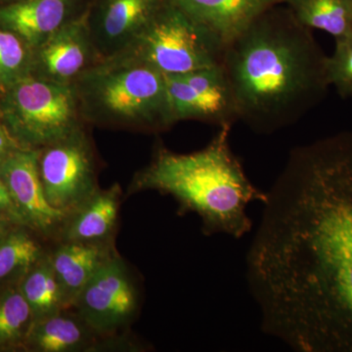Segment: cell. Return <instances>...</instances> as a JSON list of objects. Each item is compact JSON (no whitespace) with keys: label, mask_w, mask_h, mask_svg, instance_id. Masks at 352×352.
Instances as JSON below:
<instances>
[{"label":"cell","mask_w":352,"mask_h":352,"mask_svg":"<svg viewBox=\"0 0 352 352\" xmlns=\"http://www.w3.org/2000/svg\"><path fill=\"white\" fill-rule=\"evenodd\" d=\"M245 279L264 333L296 352H352V131L289 152Z\"/></svg>","instance_id":"6da1fadb"},{"label":"cell","mask_w":352,"mask_h":352,"mask_svg":"<svg viewBox=\"0 0 352 352\" xmlns=\"http://www.w3.org/2000/svg\"><path fill=\"white\" fill-rule=\"evenodd\" d=\"M327 58L289 8L266 11L222 53L238 120L259 134L296 124L331 87Z\"/></svg>","instance_id":"7a4b0ae2"},{"label":"cell","mask_w":352,"mask_h":352,"mask_svg":"<svg viewBox=\"0 0 352 352\" xmlns=\"http://www.w3.org/2000/svg\"><path fill=\"white\" fill-rule=\"evenodd\" d=\"M230 126H219L199 151L177 154L161 148L134 180L136 190L173 197L179 212L200 217L208 236L224 234L241 239L252 229L247 208L265 203L267 191L254 186L230 145Z\"/></svg>","instance_id":"3957f363"},{"label":"cell","mask_w":352,"mask_h":352,"mask_svg":"<svg viewBox=\"0 0 352 352\" xmlns=\"http://www.w3.org/2000/svg\"><path fill=\"white\" fill-rule=\"evenodd\" d=\"M73 85L92 119L149 129L173 124L164 74L129 53L91 67Z\"/></svg>","instance_id":"277c9868"},{"label":"cell","mask_w":352,"mask_h":352,"mask_svg":"<svg viewBox=\"0 0 352 352\" xmlns=\"http://www.w3.org/2000/svg\"><path fill=\"white\" fill-rule=\"evenodd\" d=\"M223 44L166 0L142 34L124 52L164 76L182 75L221 63Z\"/></svg>","instance_id":"5b68a950"},{"label":"cell","mask_w":352,"mask_h":352,"mask_svg":"<svg viewBox=\"0 0 352 352\" xmlns=\"http://www.w3.org/2000/svg\"><path fill=\"white\" fill-rule=\"evenodd\" d=\"M78 106L73 83L25 76L7 95L6 116L23 140L45 147L78 129Z\"/></svg>","instance_id":"8992f818"},{"label":"cell","mask_w":352,"mask_h":352,"mask_svg":"<svg viewBox=\"0 0 352 352\" xmlns=\"http://www.w3.org/2000/svg\"><path fill=\"white\" fill-rule=\"evenodd\" d=\"M38 170L48 204L68 217L99 190L94 153L80 129L38 152Z\"/></svg>","instance_id":"52a82bcc"},{"label":"cell","mask_w":352,"mask_h":352,"mask_svg":"<svg viewBox=\"0 0 352 352\" xmlns=\"http://www.w3.org/2000/svg\"><path fill=\"white\" fill-rule=\"evenodd\" d=\"M138 307V288L126 263L116 254L90 278L74 305L78 316L98 333L127 325Z\"/></svg>","instance_id":"ba28073f"},{"label":"cell","mask_w":352,"mask_h":352,"mask_svg":"<svg viewBox=\"0 0 352 352\" xmlns=\"http://www.w3.org/2000/svg\"><path fill=\"white\" fill-rule=\"evenodd\" d=\"M164 78L173 122L196 120L219 127L237 122L232 89L221 65Z\"/></svg>","instance_id":"9c48e42d"},{"label":"cell","mask_w":352,"mask_h":352,"mask_svg":"<svg viewBox=\"0 0 352 352\" xmlns=\"http://www.w3.org/2000/svg\"><path fill=\"white\" fill-rule=\"evenodd\" d=\"M0 176L15 208L16 219L39 232L53 233L68 217L51 207L38 170V151H15L0 164Z\"/></svg>","instance_id":"30bf717a"},{"label":"cell","mask_w":352,"mask_h":352,"mask_svg":"<svg viewBox=\"0 0 352 352\" xmlns=\"http://www.w3.org/2000/svg\"><path fill=\"white\" fill-rule=\"evenodd\" d=\"M166 0H102L88 16L95 50L104 60L129 50ZM101 58V57H100Z\"/></svg>","instance_id":"8fae6325"},{"label":"cell","mask_w":352,"mask_h":352,"mask_svg":"<svg viewBox=\"0 0 352 352\" xmlns=\"http://www.w3.org/2000/svg\"><path fill=\"white\" fill-rule=\"evenodd\" d=\"M88 16L89 11L72 18L36 47L41 78L74 83L91 68L94 57L99 55L90 34Z\"/></svg>","instance_id":"7c38bea8"},{"label":"cell","mask_w":352,"mask_h":352,"mask_svg":"<svg viewBox=\"0 0 352 352\" xmlns=\"http://www.w3.org/2000/svg\"><path fill=\"white\" fill-rule=\"evenodd\" d=\"M219 39L223 46L259 16L284 0H168Z\"/></svg>","instance_id":"4fadbf2b"},{"label":"cell","mask_w":352,"mask_h":352,"mask_svg":"<svg viewBox=\"0 0 352 352\" xmlns=\"http://www.w3.org/2000/svg\"><path fill=\"white\" fill-rule=\"evenodd\" d=\"M76 0H20L0 7V25L38 47L71 20Z\"/></svg>","instance_id":"5bb4252c"},{"label":"cell","mask_w":352,"mask_h":352,"mask_svg":"<svg viewBox=\"0 0 352 352\" xmlns=\"http://www.w3.org/2000/svg\"><path fill=\"white\" fill-rule=\"evenodd\" d=\"M105 242H65L50 256L67 307H74L85 285L113 256Z\"/></svg>","instance_id":"9a60e30c"},{"label":"cell","mask_w":352,"mask_h":352,"mask_svg":"<svg viewBox=\"0 0 352 352\" xmlns=\"http://www.w3.org/2000/svg\"><path fill=\"white\" fill-rule=\"evenodd\" d=\"M120 188L98 190L66 220L65 242H105L117 223Z\"/></svg>","instance_id":"2e32d148"},{"label":"cell","mask_w":352,"mask_h":352,"mask_svg":"<svg viewBox=\"0 0 352 352\" xmlns=\"http://www.w3.org/2000/svg\"><path fill=\"white\" fill-rule=\"evenodd\" d=\"M94 333L80 316L57 314L34 319L28 338L36 351L43 352H73L82 351Z\"/></svg>","instance_id":"e0dca14e"},{"label":"cell","mask_w":352,"mask_h":352,"mask_svg":"<svg viewBox=\"0 0 352 352\" xmlns=\"http://www.w3.org/2000/svg\"><path fill=\"white\" fill-rule=\"evenodd\" d=\"M298 22L340 39L351 34L352 0H284Z\"/></svg>","instance_id":"ac0fdd59"},{"label":"cell","mask_w":352,"mask_h":352,"mask_svg":"<svg viewBox=\"0 0 352 352\" xmlns=\"http://www.w3.org/2000/svg\"><path fill=\"white\" fill-rule=\"evenodd\" d=\"M20 291L31 307L34 319L68 309L50 256H43L25 274Z\"/></svg>","instance_id":"d6986e66"},{"label":"cell","mask_w":352,"mask_h":352,"mask_svg":"<svg viewBox=\"0 0 352 352\" xmlns=\"http://www.w3.org/2000/svg\"><path fill=\"white\" fill-rule=\"evenodd\" d=\"M43 256L41 245L24 230L6 234L0 241V282L27 274Z\"/></svg>","instance_id":"ffe728a7"},{"label":"cell","mask_w":352,"mask_h":352,"mask_svg":"<svg viewBox=\"0 0 352 352\" xmlns=\"http://www.w3.org/2000/svg\"><path fill=\"white\" fill-rule=\"evenodd\" d=\"M34 320L32 308L21 291L6 292L0 296V346L28 336Z\"/></svg>","instance_id":"44dd1931"},{"label":"cell","mask_w":352,"mask_h":352,"mask_svg":"<svg viewBox=\"0 0 352 352\" xmlns=\"http://www.w3.org/2000/svg\"><path fill=\"white\" fill-rule=\"evenodd\" d=\"M327 73L331 87L342 98L352 97V32L336 39L335 50L327 58Z\"/></svg>","instance_id":"7402d4cb"},{"label":"cell","mask_w":352,"mask_h":352,"mask_svg":"<svg viewBox=\"0 0 352 352\" xmlns=\"http://www.w3.org/2000/svg\"><path fill=\"white\" fill-rule=\"evenodd\" d=\"M24 46L13 32L0 30V75L12 76L24 66Z\"/></svg>","instance_id":"603a6c76"},{"label":"cell","mask_w":352,"mask_h":352,"mask_svg":"<svg viewBox=\"0 0 352 352\" xmlns=\"http://www.w3.org/2000/svg\"><path fill=\"white\" fill-rule=\"evenodd\" d=\"M9 147V139L6 131L0 127V156L4 157Z\"/></svg>","instance_id":"cb8c5ba5"},{"label":"cell","mask_w":352,"mask_h":352,"mask_svg":"<svg viewBox=\"0 0 352 352\" xmlns=\"http://www.w3.org/2000/svg\"><path fill=\"white\" fill-rule=\"evenodd\" d=\"M6 220L3 219V217L0 214V241L3 239L4 236L6 235Z\"/></svg>","instance_id":"d4e9b609"},{"label":"cell","mask_w":352,"mask_h":352,"mask_svg":"<svg viewBox=\"0 0 352 352\" xmlns=\"http://www.w3.org/2000/svg\"><path fill=\"white\" fill-rule=\"evenodd\" d=\"M3 160H4V157L2 156H0V164L2 163V161H3Z\"/></svg>","instance_id":"484cf974"},{"label":"cell","mask_w":352,"mask_h":352,"mask_svg":"<svg viewBox=\"0 0 352 352\" xmlns=\"http://www.w3.org/2000/svg\"><path fill=\"white\" fill-rule=\"evenodd\" d=\"M351 32H352V9H351Z\"/></svg>","instance_id":"4316f807"},{"label":"cell","mask_w":352,"mask_h":352,"mask_svg":"<svg viewBox=\"0 0 352 352\" xmlns=\"http://www.w3.org/2000/svg\"><path fill=\"white\" fill-rule=\"evenodd\" d=\"M14 1H20V0H14Z\"/></svg>","instance_id":"83f0119b"}]
</instances>
